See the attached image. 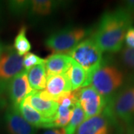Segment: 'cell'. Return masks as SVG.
Masks as SVG:
<instances>
[{
    "label": "cell",
    "instance_id": "1",
    "mask_svg": "<svg viewBox=\"0 0 134 134\" xmlns=\"http://www.w3.org/2000/svg\"><path fill=\"white\" fill-rule=\"evenodd\" d=\"M133 23V16L125 8L106 11L91 37L103 52H118L122 48L125 34Z\"/></svg>",
    "mask_w": 134,
    "mask_h": 134
},
{
    "label": "cell",
    "instance_id": "2",
    "mask_svg": "<svg viewBox=\"0 0 134 134\" xmlns=\"http://www.w3.org/2000/svg\"><path fill=\"white\" fill-rule=\"evenodd\" d=\"M125 82V73L119 67L113 63L103 61L92 75L89 86L93 87L109 102L122 90Z\"/></svg>",
    "mask_w": 134,
    "mask_h": 134
},
{
    "label": "cell",
    "instance_id": "3",
    "mask_svg": "<svg viewBox=\"0 0 134 134\" xmlns=\"http://www.w3.org/2000/svg\"><path fill=\"white\" fill-rule=\"evenodd\" d=\"M102 54L103 52L91 37L82 40L66 54L86 72L87 80L83 87L89 86L92 75L102 64Z\"/></svg>",
    "mask_w": 134,
    "mask_h": 134
},
{
    "label": "cell",
    "instance_id": "4",
    "mask_svg": "<svg viewBox=\"0 0 134 134\" xmlns=\"http://www.w3.org/2000/svg\"><path fill=\"white\" fill-rule=\"evenodd\" d=\"M92 33L90 28L67 27L50 34L45 40V46L53 54H66Z\"/></svg>",
    "mask_w": 134,
    "mask_h": 134
},
{
    "label": "cell",
    "instance_id": "5",
    "mask_svg": "<svg viewBox=\"0 0 134 134\" xmlns=\"http://www.w3.org/2000/svg\"><path fill=\"white\" fill-rule=\"evenodd\" d=\"M111 118L126 124L134 119V85L123 88L108 102L104 110Z\"/></svg>",
    "mask_w": 134,
    "mask_h": 134
},
{
    "label": "cell",
    "instance_id": "6",
    "mask_svg": "<svg viewBox=\"0 0 134 134\" xmlns=\"http://www.w3.org/2000/svg\"><path fill=\"white\" fill-rule=\"evenodd\" d=\"M78 91V103L84 112L86 119L100 115L105 110L107 100L91 86L81 87Z\"/></svg>",
    "mask_w": 134,
    "mask_h": 134
},
{
    "label": "cell",
    "instance_id": "7",
    "mask_svg": "<svg viewBox=\"0 0 134 134\" xmlns=\"http://www.w3.org/2000/svg\"><path fill=\"white\" fill-rule=\"evenodd\" d=\"M24 70L23 58L19 56L12 46H5L0 57V79L9 81Z\"/></svg>",
    "mask_w": 134,
    "mask_h": 134
},
{
    "label": "cell",
    "instance_id": "8",
    "mask_svg": "<svg viewBox=\"0 0 134 134\" xmlns=\"http://www.w3.org/2000/svg\"><path fill=\"white\" fill-rule=\"evenodd\" d=\"M34 90L28 79V71L24 70L10 79L8 83V98L10 105L18 108L27 96Z\"/></svg>",
    "mask_w": 134,
    "mask_h": 134
},
{
    "label": "cell",
    "instance_id": "9",
    "mask_svg": "<svg viewBox=\"0 0 134 134\" xmlns=\"http://www.w3.org/2000/svg\"><path fill=\"white\" fill-rule=\"evenodd\" d=\"M72 91L66 74L54 75L47 78L46 89L37 91L39 96L45 100L56 101L58 98Z\"/></svg>",
    "mask_w": 134,
    "mask_h": 134
},
{
    "label": "cell",
    "instance_id": "10",
    "mask_svg": "<svg viewBox=\"0 0 134 134\" xmlns=\"http://www.w3.org/2000/svg\"><path fill=\"white\" fill-rule=\"evenodd\" d=\"M4 122L8 134H36L37 128L30 125L13 106L5 110Z\"/></svg>",
    "mask_w": 134,
    "mask_h": 134
},
{
    "label": "cell",
    "instance_id": "11",
    "mask_svg": "<svg viewBox=\"0 0 134 134\" xmlns=\"http://www.w3.org/2000/svg\"><path fill=\"white\" fill-rule=\"evenodd\" d=\"M114 121L115 120L104 110L100 115L85 120L75 134H111Z\"/></svg>",
    "mask_w": 134,
    "mask_h": 134
},
{
    "label": "cell",
    "instance_id": "12",
    "mask_svg": "<svg viewBox=\"0 0 134 134\" xmlns=\"http://www.w3.org/2000/svg\"><path fill=\"white\" fill-rule=\"evenodd\" d=\"M24 100L45 119L51 121V123L55 119L59 108V104L57 102L43 100L39 96L37 91L35 90L27 96Z\"/></svg>",
    "mask_w": 134,
    "mask_h": 134
},
{
    "label": "cell",
    "instance_id": "13",
    "mask_svg": "<svg viewBox=\"0 0 134 134\" xmlns=\"http://www.w3.org/2000/svg\"><path fill=\"white\" fill-rule=\"evenodd\" d=\"M74 60L65 54H53L45 61L47 78L54 75L66 74Z\"/></svg>",
    "mask_w": 134,
    "mask_h": 134
},
{
    "label": "cell",
    "instance_id": "14",
    "mask_svg": "<svg viewBox=\"0 0 134 134\" xmlns=\"http://www.w3.org/2000/svg\"><path fill=\"white\" fill-rule=\"evenodd\" d=\"M63 5H65V2L62 1L33 0L30 3L29 14L32 18L44 17L52 14Z\"/></svg>",
    "mask_w": 134,
    "mask_h": 134
},
{
    "label": "cell",
    "instance_id": "15",
    "mask_svg": "<svg viewBox=\"0 0 134 134\" xmlns=\"http://www.w3.org/2000/svg\"><path fill=\"white\" fill-rule=\"evenodd\" d=\"M17 109L25 119L35 128L40 127L48 129L51 121L45 119L37 110H34L32 107L27 104L25 100L22 102V104L19 106Z\"/></svg>",
    "mask_w": 134,
    "mask_h": 134
},
{
    "label": "cell",
    "instance_id": "16",
    "mask_svg": "<svg viewBox=\"0 0 134 134\" xmlns=\"http://www.w3.org/2000/svg\"><path fill=\"white\" fill-rule=\"evenodd\" d=\"M28 79L31 87L35 91H42L46 89L47 77L45 64H40L28 71Z\"/></svg>",
    "mask_w": 134,
    "mask_h": 134
},
{
    "label": "cell",
    "instance_id": "17",
    "mask_svg": "<svg viewBox=\"0 0 134 134\" xmlns=\"http://www.w3.org/2000/svg\"><path fill=\"white\" fill-rule=\"evenodd\" d=\"M66 75L71 84L72 91L83 87L87 80L86 72L75 60L72 63L69 69L66 73Z\"/></svg>",
    "mask_w": 134,
    "mask_h": 134
},
{
    "label": "cell",
    "instance_id": "18",
    "mask_svg": "<svg viewBox=\"0 0 134 134\" xmlns=\"http://www.w3.org/2000/svg\"><path fill=\"white\" fill-rule=\"evenodd\" d=\"M26 31L27 28L24 25L19 29L18 33L15 37L13 46L15 51L21 57L30 52V50L31 48V44L26 36Z\"/></svg>",
    "mask_w": 134,
    "mask_h": 134
},
{
    "label": "cell",
    "instance_id": "19",
    "mask_svg": "<svg viewBox=\"0 0 134 134\" xmlns=\"http://www.w3.org/2000/svg\"><path fill=\"white\" fill-rule=\"evenodd\" d=\"M74 108L75 107H66L63 106L59 105L55 119L49 125L48 129L66 127L72 119Z\"/></svg>",
    "mask_w": 134,
    "mask_h": 134
},
{
    "label": "cell",
    "instance_id": "20",
    "mask_svg": "<svg viewBox=\"0 0 134 134\" xmlns=\"http://www.w3.org/2000/svg\"><path fill=\"white\" fill-rule=\"evenodd\" d=\"M86 120L84 112L81 106L77 102L73 111V115L69 123L65 127L66 134H75L77 127Z\"/></svg>",
    "mask_w": 134,
    "mask_h": 134
},
{
    "label": "cell",
    "instance_id": "21",
    "mask_svg": "<svg viewBox=\"0 0 134 134\" xmlns=\"http://www.w3.org/2000/svg\"><path fill=\"white\" fill-rule=\"evenodd\" d=\"M31 1L26 0H12L7 2V6L9 12L14 16H22L29 13Z\"/></svg>",
    "mask_w": 134,
    "mask_h": 134
},
{
    "label": "cell",
    "instance_id": "22",
    "mask_svg": "<svg viewBox=\"0 0 134 134\" xmlns=\"http://www.w3.org/2000/svg\"><path fill=\"white\" fill-rule=\"evenodd\" d=\"M45 61H46V59H43L34 53H27L23 57L24 69L26 71H29L33 67L40 65V64L45 63Z\"/></svg>",
    "mask_w": 134,
    "mask_h": 134
},
{
    "label": "cell",
    "instance_id": "23",
    "mask_svg": "<svg viewBox=\"0 0 134 134\" xmlns=\"http://www.w3.org/2000/svg\"><path fill=\"white\" fill-rule=\"evenodd\" d=\"M121 58L127 66L134 69V48L125 47L121 51Z\"/></svg>",
    "mask_w": 134,
    "mask_h": 134
},
{
    "label": "cell",
    "instance_id": "24",
    "mask_svg": "<svg viewBox=\"0 0 134 134\" xmlns=\"http://www.w3.org/2000/svg\"><path fill=\"white\" fill-rule=\"evenodd\" d=\"M125 42L127 47L134 48V26L130 27L125 34Z\"/></svg>",
    "mask_w": 134,
    "mask_h": 134
},
{
    "label": "cell",
    "instance_id": "25",
    "mask_svg": "<svg viewBox=\"0 0 134 134\" xmlns=\"http://www.w3.org/2000/svg\"><path fill=\"white\" fill-rule=\"evenodd\" d=\"M41 134H66V133L65 127H60V128L47 129Z\"/></svg>",
    "mask_w": 134,
    "mask_h": 134
},
{
    "label": "cell",
    "instance_id": "26",
    "mask_svg": "<svg viewBox=\"0 0 134 134\" xmlns=\"http://www.w3.org/2000/svg\"><path fill=\"white\" fill-rule=\"evenodd\" d=\"M125 8L133 16H134V0H128L125 2Z\"/></svg>",
    "mask_w": 134,
    "mask_h": 134
},
{
    "label": "cell",
    "instance_id": "27",
    "mask_svg": "<svg viewBox=\"0 0 134 134\" xmlns=\"http://www.w3.org/2000/svg\"><path fill=\"white\" fill-rule=\"evenodd\" d=\"M127 134H134V127L133 128H131V129L130 130Z\"/></svg>",
    "mask_w": 134,
    "mask_h": 134
},
{
    "label": "cell",
    "instance_id": "28",
    "mask_svg": "<svg viewBox=\"0 0 134 134\" xmlns=\"http://www.w3.org/2000/svg\"><path fill=\"white\" fill-rule=\"evenodd\" d=\"M1 12H2V3L0 2V16H1Z\"/></svg>",
    "mask_w": 134,
    "mask_h": 134
},
{
    "label": "cell",
    "instance_id": "29",
    "mask_svg": "<svg viewBox=\"0 0 134 134\" xmlns=\"http://www.w3.org/2000/svg\"><path fill=\"white\" fill-rule=\"evenodd\" d=\"M0 46H1V41H0Z\"/></svg>",
    "mask_w": 134,
    "mask_h": 134
}]
</instances>
